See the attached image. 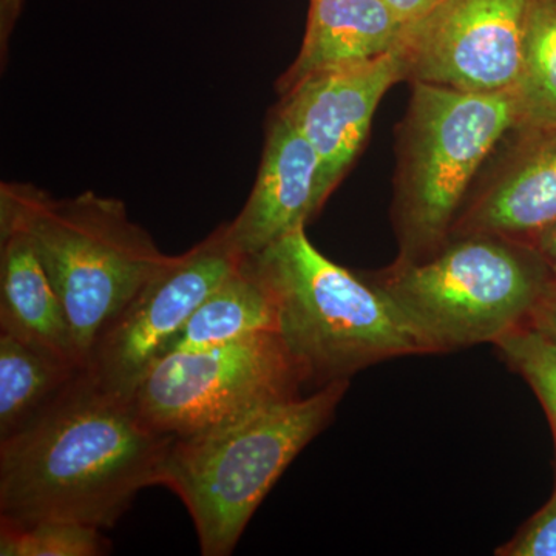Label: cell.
Returning <instances> with one entry per match:
<instances>
[{"label":"cell","instance_id":"1","mask_svg":"<svg viewBox=\"0 0 556 556\" xmlns=\"http://www.w3.org/2000/svg\"><path fill=\"white\" fill-rule=\"evenodd\" d=\"M174 437L144 422L134 397L83 372L42 415L0 441V519L112 529L160 485Z\"/></svg>","mask_w":556,"mask_h":556},{"label":"cell","instance_id":"2","mask_svg":"<svg viewBox=\"0 0 556 556\" xmlns=\"http://www.w3.org/2000/svg\"><path fill=\"white\" fill-rule=\"evenodd\" d=\"M0 228L27 233L62 300L84 361L139 289L170 262L123 201L84 192L54 199L22 182L0 186Z\"/></svg>","mask_w":556,"mask_h":556},{"label":"cell","instance_id":"3","mask_svg":"<svg viewBox=\"0 0 556 556\" xmlns=\"http://www.w3.org/2000/svg\"><path fill=\"white\" fill-rule=\"evenodd\" d=\"M348 387L350 380H336L217 430L174 439L160 485L188 508L201 554H232L270 489L329 426Z\"/></svg>","mask_w":556,"mask_h":556},{"label":"cell","instance_id":"4","mask_svg":"<svg viewBox=\"0 0 556 556\" xmlns=\"http://www.w3.org/2000/svg\"><path fill=\"white\" fill-rule=\"evenodd\" d=\"M252 257L276 295L278 334L318 386L388 358L434 354L386 289L325 257L305 229Z\"/></svg>","mask_w":556,"mask_h":556},{"label":"cell","instance_id":"5","mask_svg":"<svg viewBox=\"0 0 556 556\" xmlns=\"http://www.w3.org/2000/svg\"><path fill=\"white\" fill-rule=\"evenodd\" d=\"M555 274L532 244L493 233L452 236L415 262L369 277L433 348L495 343L529 324Z\"/></svg>","mask_w":556,"mask_h":556},{"label":"cell","instance_id":"6","mask_svg":"<svg viewBox=\"0 0 556 556\" xmlns=\"http://www.w3.org/2000/svg\"><path fill=\"white\" fill-rule=\"evenodd\" d=\"M412 84L393 206L401 262L426 258L452 237L479 167L519 127L515 90Z\"/></svg>","mask_w":556,"mask_h":556},{"label":"cell","instance_id":"7","mask_svg":"<svg viewBox=\"0 0 556 556\" xmlns=\"http://www.w3.org/2000/svg\"><path fill=\"white\" fill-rule=\"evenodd\" d=\"M308 372L278 332L172 351L153 362L131 397L159 433L189 438L300 396Z\"/></svg>","mask_w":556,"mask_h":556},{"label":"cell","instance_id":"8","mask_svg":"<svg viewBox=\"0 0 556 556\" xmlns=\"http://www.w3.org/2000/svg\"><path fill=\"white\" fill-rule=\"evenodd\" d=\"M244 257L230 239L228 223L185 254L172 255L105 329L86 371L101 386L131 396L190 316Z\"/></svg>","mask_w":556,"mask_h":556},{"label":"cell","instance_id":"9","mask_svg":"<svg viewBox=\"0 0 556 556\" xmlns=\"http://www.w3.org/2000/svg\"><path fill=\"white\" fill-rule=\"evenodd\" d=\"M530 0H442L405 28L412 83L463 91L514 90L521 72Z\"/></svg>","mask_w":556,"mask_h":556},{"label":"cell","instance_id":"10","mask_svg":"<svg viewBox=\"0 0 556 556\" xmlns=\"http://www.w3.org/2000/svg\"><path fill=\"white\" fill-rule=\"evenodd\" d=\"M407 79L401 50L311 73L281 94L277 112L308 139L320 160L325 200L357 159L380 100Z\"/></svg>","mask_w":556,"mask_h":556},{"label":"cell","instance_id":"11","mask_svg":"<svg viewBox=\"0 0 556 556\" xmlns=\"http://www.w3.org/2000/svg\"><path fill=\"white\" fill-rule=\"evenodd\" d=\"M325 201L316 150L276 110L254 188L240 214L228 223L230 239L247 257L258 255L289 233L305 229Z\"/></svg>","mask_w":556,"mask_h":556},{"label":"cell","instance_id":"12","mask_svg":"<svg viewBox=\"0 0 556 556\" xmlns=\"http://www.w3.org/2000/svg\"><path fill=\"white\" fill-rule=\"evenodd\" d=\"M506 160L463 207L452 236L529 241L556 219V129L514 131Z\"/></svg>","mask_w":556,"mask_h":556},{"label":"cell","instance_id":"13","mask_svg":"<svg viewBox=\"0 0 556 556\" xmlns=\"http://www.w3.org/2000/svg\"><path fill=\"white\" fill-rule=\"evenodd\" d=\"M0 331L86 369L67 311L35 244L27 233L10 228H0Z\"/></svg>","mask_w":556,"mask_h":556},{"label":"cell","instance_id":"14","mask_svg":"<svg viewBox=\"0 0 556 556\" xmlns=\"http://www.w3.org/2000/svg\"><path fill=\"white\" fill-rule=\"evenodd\" d=\"M405 27L386 0H313L299 56L278 80L283 93L300 79L397 50Z\"/></svg>","mask_w":556,"mask_h":556},{"label":"cell","instance_id":"15","mask_svg":"<svg viewBox=\"0 0 556 556\" xmlns=\"http://www.w3.org/2000/svg\"><path fill=\"white\" fill-rule=\"evenodd\" d=\"M262 332H278L277 300L257 260L244 257L190 316L164 354L225 345Z\"/></svg>","mask_w":556,"mask_h":556},{"label":"cell","instance_id":"16","mask_svg":"<svg viewBox=\"0 0 556 556\" xmlns=\"http://www.w3.org/2000/svg\"><path fill=\"white\" fill-rule=\"evenodd\" d=\"M83 371L0 331V441L42 415Z\"/></svg>","mask_w":556,"mask_h":556},{"label":"cell","instance_id":"17","mask_svg":"<svg viewBox=\"0 0 556 556\" xmlns=\"http://www.w3.org/2000/svg\"><path fill=\"white\" fill-rule=\"evenodd\" d=\"M514 90L519 131L556 129V0H530Z\"/></svg>","mask_w":556,"mask_h":556},{"label":"cell","instance_id":"18","mask_svg":"<svg viewBox=\"0 0 556 556\" xmlns=\"http://www.w3.org/2000/svg\"><path fill=\"white\" fill-rule=\"evenodd\" d=\"M110 551L112 543L98 527L61 519H0V556H102Z\"/></svg>","mask_w":556,"mask_h":556},{"label":"cell","instance_id":"19","mask_svg":"<svg viewBox=\"0 0 556 556\" xmlns=\"http://www.w3.org/2000/svg\"><path fill=\"white\" fill-rule=\"evenodd\" d=\"M495 346L540 399L551 422L556 450V340L526 324L497 340Z\"/></svg>","mask_w":556,"mask_h":556},{"label":"cell","instance_id":"20","mask_svg":"<svg viewBox=\"0 0 556 556\" xmlns=\"http://www.w3.org/2000/svg\"><path fill=\"white\" fill-rule=\"evenodd\" d=\"M501 556H556V485L546 506L495 552Z\"/></svg>","mask_w":556,"mask_h":556},{"label":"cell","instance_id":"21","mask_svg":"<svg viewBox=\"0 0 556 556\" xmlns=\"http://www.w3.org/2000/svg\"><path fill=\"white\" fill-rule=\"evenodd\" d=\"M405 28L431 13L442 0H386Z\"/></svg>","mask_w":556,"mask_h":556},{"label":"cell","instance_id":"22","mask_svg":"<svg viewBox=\"0 0 556 556\" xmlns=\"http://www.w3.org/2000/svg\"><path fill=\"white\" fill-rule=\"evenodd\" d=\"M529 324L556 340V277L544 298L538 303Z\"/></svg>","mask_w":556,"mask_h":556},{"label":"cell","instance_id":"23","mask_svg":"<svg viewBox=\"0 0 556 556\" xmlns=\"http://www.w3.org/2000/svg\"><path fill=\"white\" fill-rule=\"evenodd\" d=\"M527 243L532 244L540 252L541 257L556 276V219L535 233Z\"/></svg>","mask_w":556,"mask_h":556}]
</instances>
